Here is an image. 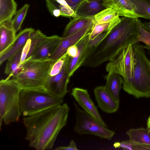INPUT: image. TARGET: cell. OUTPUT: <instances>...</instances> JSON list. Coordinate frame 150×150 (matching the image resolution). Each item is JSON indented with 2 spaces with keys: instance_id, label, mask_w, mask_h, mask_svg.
Masks as SVG:
<instances>
[{
  "instance_id": "cell-1",
  "label": "cell",
  "mask_w": 150,
  "mask_h": 150,
  "mask_svg": "<svg viewBox=\"0 0 150 150\" xmlns=\"http://www.w3.org/2000/svg\"><path fill=\"white\" fill-rule=\"evenodd\" d=\"M69 108L67 103L47 109L23 119L25 139L37 150L51 149L62 128L67 123Z\"/></svg>"
},
{
  "instance_id": "cell-2",
  "label": "cell",
  "mask_w": 150,
  "mask_h": 150,
  "mask_svg": "<svg viewBox=\"0 0 150 150\" xmlns=\"http://www.w3.org/2000/svg\"><path fill=\"white\" fill-rule=\"evenodd\" d=\"M137 18H120V21L93 48L81 66L93 68L105 62L112 61L124 49L136 43L139 33Z\"/></svg>"
},
{
  "instance_id": "cell-3",
  "label": "cell",
  "mask_w": 150,
  "mask_h": 150,
  "mask_svg": "<svg viewBox=\"0 0 150 150\" xmlns=\"http://www.w3.org/2000/svg\"><path fill=\"white\" fill-rule=\"evenodd\" d=\"M135 63L133 77L123 81L124 90L135 98H150V60L143 45L137 42L132 45Z\"/></svg>"
},
{
  "instance_id": "cell-4",
  "label": "cell",
  "mask_w": 150,
  "mask_h": 150,
  "mask_svg": "<svg viewBox=\"0 0 150 150\" xmlns=\"http://www.w3.org/2000/svg\"><path fill=\"white\" fill-rule=\"evenodd\" d=\"M56 61L51 59L43 61L26 60L12 79L23 89L46 90L50 70Z\"/></svg>"
},
{
  "instance_id": "cell-5",
  "label": "cell",
  "mask_w": 150,
  "mask_h": 150,
  "mask_svg": "<svg viewBox=\"0 0 150 150\" xmlns=\"http://www.w3.org/2000/svg\"><path fill=\"white\" fill-rule=\"evenodd\" d=\"M23 89L14 79H6L0 82V129L2 122L9 125L17 122L21 114L19 95Z\"/></svg>"
},
{
  "instance_id": "cell-6",
  "label": "cell",
  "mask_w": 150,
  "mask_h": 150,
  "mask_svg": "<svg viewBox=\"0 0 150 150\" xmlns=\"http://www.w3.org/2000/svg\"><path fill=\"white\" fill-rule=\"evenodd\" d=\"M21 113L29 116L49 108L62 105L63 99L52 94L46 90L22 89L19 95Z\"/></svg>"
},
{
  "instance_id": "cell-7",
  "label": "cell",
  "mask_w": 150,
  "mask_h": 150,
  "mask_svg": "<svg viewBox=\"0 0 150 150\" xmlns=\"http://www.w3.org/2000/svg\"><path fill=\"white\" fill-rule=\"evenodd\" d=\"M76 122L74 129L80 135L90 134L100 138L111 140L115 132L107 128L95 120L84 110L80 109L74 103Z\"/></svg>"
},
{
  "instance_id": "cell-8",
  "label": "cell",
  "mask_w": 150,
  "mask_h": 150,
  "mask_svg": "<svg viewBox=\"0 0 150 150\" xmlns=\"http://www.w3.org/2000/svg\"><path fill=\"white\" fill-rule=\"evenodd\" d=\"M135 58L132 45L124 49L115 59L106 66L108 73H115L121 75L123 81L131 79L134 72Z\"/></svg>"
},
{
  "instance_id": "cell-9",
  "label": "cell",
  "mask_w": 150,
  "mask_h": 150,
  "mask_svg": "<svg viewBox=\"0 0 150 150\" xmlns=\"http://www.w3.org/2000/svg\"><path fill=\"white\" fill-rule=\"evenodd\" d=\"M68 57L67 54L63 67L59 73L53 76H49L45 87L47 91L62 99L64 98L68 92L67 85L70 78L67 69Z\"/></svg>"
},
{
  "instance_id": "cell-10",
  "label": "cell",
  "mask_w": 150,
  "mask_h": 150,
  "mask_svg": "<svg viewBox=\"0 0 150 150\" xmlns=\"http://www.w3.org/2000/svg\"><path fill=\"white\" fill-rule=\"evenodd\" d=\"M71 95L84 111L102 125L107 127L96 107L90 98L87 90L79 88H74L72 89Z\"/></svg>"
},
{
  "instance_id": "cell-11",
  "label": "cell",
  "mask_w": 150,
  "mask_h": 150,
  "mask_svg": "<svg viewBox=\"0 0 150 150\" xmlns=\"http://www.w3.org/2000/svg\"><path fill=\"white\" fill-rule=\"evenodd\" d=\"M93 23L91 21L78 32L68 36L62 38L50 59L57 61L67 52L70 46L76 45L91 30Z\"/></svg>"
},
{
  "instance_id": "cell-12",
  "label": "cell",
  "mask_w": 150,
  "mask_h": 150,
  "mask_svg": "<svg viewBox=\"0 0 150 150\" xmlns=\"http://www.w3.org/2000/svg\"><path fill=\"white\" fill-rule=\"evenodd\" d=\"M62 39V37L57 35L47 37L25 60L43 61L50 59Z\"/></svg>"
},
{
  "instance_id": "cell-13",
  "label": "cell",
  "mask_w": 150,
  "mask_h": 150,
  "mask_svg": "<svg viewBox=\"0 0 150 150\" xmlns=\"http://www.w3.org/2000/svg\"><path fill=\"white\" fill-rule=\"evenodd\" d=\"M98 107L103 112L112 113L118 110L119 102L115 100L105 89L104 86L97 87L94 90Z\"/></svg>"
},
{
  "instance_id": "cell-14",
  "label": "cell",
  "mask_w": 150,
  "mask_h": 150,
  "mask_svg": "<svg viewBox=\"0 0 150 150\" xmlns=\"http://www.w3.org/2000/svg\"><path fill=\"white\" fill-rule=\"evenodd\" d=\"M89 32L76 45L78 48L77 55L74 58L69 56L67 64V72L70 77L81 66L88 56L87 45L89 41Z\"/></svg>"
},
{
  "instance_id": "cell-15",
  "label": "cell",
  "mask_w": 150,
  "mask_h": 150,
  "mask_svg": "<svg viewBox=\"0 0 150 150\" xmlns=\"http://www.w3.org/2000/svg\"><path fill=\"white\" fill-rule=\"evenodd\" d=\"M34 29L31 28H25L16 35L15 40L12 44L0 54V65L14 54L22 50Z\"/></svg>"
},
{
  "instance_id": "cell-16",
  "label": "cell",
  "mask_w": 150,
  "mask_h": 150,
  "mask_svg": "<svg viewBox=\"0 0 150 150\" xmlns=\"http://www.w3.org/2000/svg\"><path fill=\"white\" fill-rule=\"evenodd\" d=\"M103 5L106 8H112L119 16L138 18L134 5L129 0H104Z\"/></svg>"
},
{
  "instance_id": "cell-17",
  "label": "cell",
  "mask_w": 150,
  "mask_h": 150,
  "mask_svg": "<svg viewBox=\"0 0 150 150\" xmlns=\"http://www.w3.org/2000/svg\"><path fill=\"white\" fill-rule=\"evenodd\" d=\"M104 0H85L75 11L76 17H93L106 8Z\"/></svg>"
},
{
  "instance_id": "cell-18",
  "label": "cell",
  "mask_w": 150,
  "mask_h": 150,
  "mask_svg": "<svg viewBox=\"0 0 150 150\" xmlns=\"http://www.w3.org/2000/svg\"><path fill=\"white\" fill-rule=\"evenodd\" d=\"M105 79L106 83L104 86L108 92L116 101H120L119 93L123 83L122 77L115 73H108Z\"/></svg>"
},
{
  "instance_id": "cell-19",
  "label": "cell",
  "mask_w": 150,
  "mask_h": 150,
  "mask_svg": "<svg viewBox=\"0 0 150 150\" xmlns=\"http://www.w3.org/2000/svg\"><path fill=\"white\" fill-rule=\"evenodd\" d=\"M11 23L0 24V54L4 51L13 42L16 35Z\"/></svg>"
},
{
  "instance_id": "cell-20",
  "label": "cell",
  "mask_w": 150,
  "mask_h": 150,
  "mask_svg": "<svg viewBox=\"0 0 150 150\" xmlns=\"http://www.w3.org/2000/svg\"><path fill=\"white\" fill-rule=\"evenodd\" d=\"M93 17H78L71 20L66 26L62 37L70 35L81 30L92 21Z\"/></svg>"
},
{
  "instance_id": "cell-21",
  "label": "cell",
  "mask_w": 150,
  "mask_h": 150,
  "mask_svg": "<svg viewBox=\"0 0 150 150\" xmlns=\"http://www.w3.org/2000/svg\"><path fill=\"white\" fill-rule=\"evenodd\" d=\"M16 8L17 4L14 0H0V24L11 22Z\"/></svg>"
},
{
  "instance_id": "cell-22",
  "label": "cell",
  "mask_w": 150,
  "mask_h": 150,
  "mask_svg": "<svg viewBox=\"0 0 150 150\" xmlns=\"http://www.w3.org/2000/svg\"><path fill=\"white\" fill-rule=\"evenodd\" d=\"M126 133L133 142L150 145V129L148 128L131 129Z\"/></svg>"
},
{
  "instance_id": "cell-23",
  "label": "cell",
  "mask_w": 150,
  "mask_h": 150,
  "mask_svg": "<svg viewBox=\"0 0 150 150\" xmlns=\"http://www.w3.org/2000/svg\"><path fill=\"white\" fill-rule=\"evenodd\" d=\"M121 21L119 16L116 17L111 21L104 23L93 25L89 34V39L93 40L101 33L109 31Z\"/></svg>"
},
{
  "instance_id": "cell-24",
  "label": "cell",
  "mask_w": 150,
  "mask_h": 150,
  "mask_svg": "<svg viewBox=\"0 0 150 150\" xmlns=\"http://www.w3.org/2000/svg\"><path fill=\"white\" fill-rule=\"evenodd\" d=\"M134 5L135 13L139 18L150 20V0H129Z\"/></svg>"
},
{
  "instance_id": "cell-25",
  "label": "cell",
  "mask_w": 150,
  "mask_h": 150,
  "mask_svg": "<svg viewBox=\"0 0 150 150\" xmlns=\"http://www.w3.org/2000/svg\"><path fill=\"white\" fill-rule=\"evenodd\" d=\"M118 16L112 8H107L94 16L92 22L94 25L107 23L112 21Z\"/></svg>"
},
{
  "instance_id": "cell-26",
  "label": "cell",
  "mask_w": 150,
  "mask_h": 150,
  "mask_svg": "<svg viewBox=\"0 0 150 150\" xmlns=\"http://www.w3.org/2000/svg\"><path fill=\"white\" fill-rule=\"evenodd\" d=\"M22 50L20 51L8 59L4 70V73L9 75L6 79H9L13 76L15 71L18 68Z\"/></svg>"
},
{
  "instance_id": "cell-27",
  "label": "cell",
  "mask_w": 150,
  "mask_h": 150,
  "mask_svg": "<svg viewBox=\"0 0 150 150\" xmlns=\"http://www.w3.org/2000/svg\"><path fill=\"white\" fill-rule=\"evenodd\" d=\"M47 37L40 30L34 29L33 30L30 37L31 41L30 49L26 60L32 55L37 48Z\"/></svg>"
},
{
  "instance_id": "cell-28",
  "label": "cell",
  "mask_w": 150,
  "mask_h": 150,
  "mask_svg": "<svg viewBox=\"0 0 150 150\" xmlns=\"http://www.w3.org/2000/svg\"><path fill=\"white\" fill-rule=\"evenodd\" d=\"M29 7V5L26 4L15 13L14 17L11 21V24L16 33L20 29Z\"/></svg>"
},
{
  "instance_id": "cell-29",
  "label": "cell",
  "mask_w": 150,
  "mask_h": 150,
  "mask_svg": "<svg viewBox=\"0 0 150 150\" xmlns=\"http://www.w3.org/2000/svg\"><path fill=\"white\" fill-rule=\"evenodd\" d=\"M114 146L116 148L121 147L125 150H150V145L135 143L131 142L129 140L115 143L114 144Z\"/></svg>"
},
{
  "instance_id": "cell-30",
  "label": "cell",
  "mask_w": 150,
  "mask_h": 150,
  "mask_svg": "<svg viewBox=\"0 0 150 150\" xmlns=\"http://www.w3.org/2000/svg\"><path fill=\"white\" fill-rule=\"evenodd\" d=\"M139 30V33L138 35L136 43L142 42L145 45H143L145 49L150 51V33L147 31L142 26V23L137 18Z\"/></svg>"
},
{
  "instance_id": "cell-31",
  "label": "cell",
  "mask_w": 150,
  "mask_h": 150,
  "mask_svg": "<svg viewBox=\"0 0 150 150\" xmlns=\"http://www.w3.org/2000/svg\"><path fill=\"white\" fill-rule=\"evenodd\" d=\"M59 5L60 10L61 16L72 17L73 18L76 17L75 11L69 5L65 0H55Z\"/></svg>"
},
{
  "instance_id": "cell-32",
  "label": "cell",
  "mask_w": 150,
  "mask_h": 150,
  "mask_svg": "<svg viewBox=\"0 0 150 150\" xmlns=\"http://www.w3.org/2000/svg\"><path fill=\"white\" fill-rule=\"evenodd\" d=\"M48 10L53 16L58 17L61 15L59 5L55 0H45Z\"/></svg>"
},
{
  "instance_id": "cell-33",
  "label": "cell",
  "mask_w": 150,
  "mask_h": 150,
  "mask_svg": "<svg viewBox=\"0 0 150 150\" xmlns=\"http://www.w3.org/2000/svg\"><path fill=\"white\" fill-rule=\"evenodd\" d=\"M67 53L56 61L52 66L49 72V76H53L59 73L61 70L64 63Z\"/></svg>"
},
{
  "instance_id": "cell-34",
  "label": "cell",
  "mask_w": 150,
  "mask_h": 150,
  "mask_svg": "<svg viewBox=\"0 0 150 150\" xmlns=\"http://www.w3.org/2000/svg\"><path fill=\"white\" fill-rule=\"evenodd\" d=\"M31 43V40L29 38L27 41L25 45L22 49L21 58L19 67L23 63L26 59L30 50Z\"/></svg>"
},
{
  "instance_id": "cell-35",
  "label": "cell",
  "mask_w": 150,
  "mask_h": 150,
  "mask_svg": "<svg viewBox=\"0 0 150 150\" xmlns=\"http://www.w3.org/2000/svg\"><path fill=\"white\" fill-rule=\"evenodd\" d=\"M67 54L70 57L74 58L78 55V48L76 45H74L69 47L67 51Z\"/></svg>"
},
{
  "instance_id": "cell-36",
  "label": "cell",
  "mask_w": 150,
  "mask_h": 150,
  "mask_svg": "<svg viewBox=\"0 0 150 150\" xmlns=\"http://www.w3.org/2000/svg\"><path fill=\"white\" fill-rule=\"evenodd\" d=\"M56 150H78L76 145L74 141L72 140L69 143L68 146H60L54 149Z\"/></svg>"
},
{
  "instance_id": "cell-37",
  "label": "cell",
  "mask_w": 150,
  "mask_h": 150,
  "mask_svg": "<svg viewBox=\"0 0 150 150\" xmlns=\"http://www.w3.org/2000/svg\"><path fill=\"white\" fill-rule=\"evenodd\" d=\"M69 5L74 11L77 7L85 0H65Z\"/></svg>"
},
{
  "instance_id": "cell-38",
  "label": "cell",
  "mask_w": 150,
  "mask_h": 150,
  "mask_svg": "<svg viewBox=\"0 0 150 150\" xmlns=\"http://www.w3.org/2000/svg\"><path fill=\"white\" fill-rule=\"evenodd\" d=\"M142 25L147 31L150 33V22H144L142 23Z\"/></svg>"
},
{
  "instance_id": "cell-39",
  "label": "cell",
  "mask_w": 150,
  "mask_h": 150,
  "mask_svg": "<svg viewBox=\"0 0 150 150\" xmlns=\"http://www.w3.org/2000/svg\"><path fill=\"white\" fill-rule=\"evenodd\" d=\"M147 128L150 129V116L148 118L147 121Z\"/></svg>"
},
{
  "instance_id": "cell-40",
  "label": "cell",
  "mask_w": 150,
  "mask_h": 150,
  "mask_svg": "<svg viewBox=\"0 0 150 150\" xmlns=\"http://www.w3.org/2000/svg\"><path fill=\"white\" fill-rule=\"evenodd\" d=\"M146 54H147L148 56L150 58V51L149 50H148L146 52Z\"/></svg>"
}]
</instances>
